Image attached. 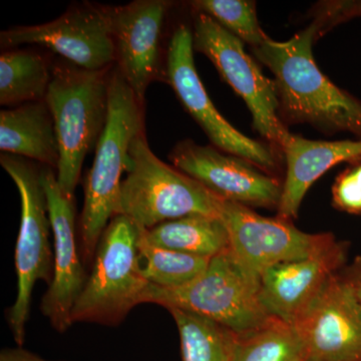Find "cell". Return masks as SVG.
Returning <instances> with one entry per match:
<instances>
[{"label":"cell","instance_id":"obj_24","mask_svg":"<svg viewBox=\"0 0 361 361\" xmlns=\"http://www.w3.org/2000/svg\"><path fill=\"white\" fill-rule=\"evenodd\" d=\"M196 13H205L221 26L252 47L262 44L268 35L263 32L256 13V4L248 0H196Z\"/></svg>","mask_w":361,"mask_h":361},{"label":"cell","instance_id":"obj_22","mask_svg":"<svg viewBox=\"0 0 361 361\" xmlns=\"http://www.w3.org/2000/svg\"><path fill=\"white\" fill-rule=\"evenodd\" d=\"M168 311L179 331L183 361H231L234 332L194 313Z\"/></svg>","mask_w":361,"mask_h":361},{"label":"cell","instance_id":"obj_9","mask_svg":"<svg viewBox=\"0 0 361 361\" xmlns=\"http://www.w3.org/2000/svg\"><path fill=\"white\" fill-rule=\"evenodd\" d=\"M167 78L188 113L198 123L215 148L251 161L267 174L277 170V154L269 145L235 129L214 106L202 84L194 61L193 32L180 25L168 47Z\"/></svg>","mask_w":361,"mask_h":361},{"label":"cell","instance_id":"obj_23","mask_svg":"<svg viewBox=\"0 0 361 361\" xmlns=\"http://www.w3.org/2000/svg\"><path fill=\"white\" fill-rule=\"evenodd\" d=\"M137 250L142 275L149 283L161 288H177L190 283L204 272L212 259L154 245L141 228Z\"/></svg>","mask_w":361,"mask_h":361},{"label":"cell","instance_id":"obj_7","mask_svg":"<svg viewBox=\"0 0 361 361\" xmlns=\"http://www.w3.org/2000/svg\"><path fill=\"white\" fill-rule=\"evenodd\" d=\"M0 165L13 180L20 195L21 218L16 247L18 293L7 311V322L20 348L25 339L33 288L39 281L51 284L54 276V246L51 220L42 169L27 159L2 154Z\"/></svg>","mask_w":361,"mask_h":361},{"label":"cell","instance_id":"obj_5","mask_svg":"<svg viewBox=\"0 0 361 361\" xmlns=\"http://www.w3.org/2000/svg\"><path fill=\"white\" fill-rule=\"evenodd\" d=\"M145 303L200 315L234 334L257 329L272 318L261 302L260 277L247 270L230 247L184 286L161 288L151 283Z\"/></svg>","mask_w":361,"mask_h":361},{"label":"cell","instance_id":"obj_12","mask_svg":"<svg viewBox=\"0 0 361 361\" xmlns=\"http://www.w3.org/2000/svg\"><path fill=\"white\" fill-rule=\"evenodd\" d=\"M173 166L224 201L246 207L278 208L283 184L251 161L201 146L192 140L178 142L169 155Z\"/></svg>","mask_w":361,"mask_h":361},{"label":"cell","instance_id":"obj_25","mask_svg":"<svg viewBox=\"0 0 361 361\" xmlns=\"http://www.w3.org/2000/svg\"><path fill=\"white\" fill-rule=\"evenodd\" d=\"M332 204L338 210L361 215V157L348 161L332 186Z\"/></svg>","mask_w":361,"mask_h":361},{"label":"cell","instance_id":"obj_16","mask_svg":"<svg viewBox=\"0 0 361 361\" xmlns=\"http://www.w3.org/2000/svg\"><path fill=\"white\" fill-rule=\"evenodd\" d=\"M344 261L336 242L310 257L280 263L260 276V299L268 314L293 325Z\"/></svg>","mask_w":361,"mask_h":361},{"label":"cell","instance_id":"obj_4","mask_svg":"<svg viewBox=\"0 0 361 361\" xmlns=\"http://www.w3.org/2000/svg\"><path fill=\"white\" fill-rule=\"evenodd\" d=\"M126 173L116 215L126 216L142 230L186 216L219 217L221 199L161 161L149 148L144 130L130 145Z\"/></svg>","mask_w":361,"mask_h":361},{"label":"cell","instance_id":"obj_2","mask_svg":"<svg viewBox=\"0 0 361 361\" xmlns=\"http://www.w3.org/2000/svg\"><path fill=\"white\" fill-rule=\"evenodd\" d=\"M142 103L120 71L109 78V114L87 176L80 216V255L85 264L94 261L99 240L118 213L122 174L129 164L130 145L142 130Z\"/></svg>","mask_w":361,"mask_h":361},{"label":"cell","instance_id":"obj_26","mask_svg":"<svg viewBox=\"0 0 361 361\" xmlns=\"http://www.w3.org/2000/svg\"><path fill=\"white\" fill-rule=\"evenodd\" d=\"M310 14L320 37L339 23L361 16V1L319 2Z\"/></svg>","mask_w":361,"mask_h":361},{"label":"cell","instance_id":"obj_3","mask_svg":"<svg viewBox=\"0 0 361 361\" xmlns=\"http://www.w3.org/2000/svg\"><path fill=\"white\" fill-rule=\"evenodd\" d=\"M108 70L89 71L68 63L51 70L45 103L58 137V183L75 199L82 164L96 149L109 114Z\"/></svg>","mask_w":361,"mask_h":361},{"label":"cell","instance_id":"obj_6","mask_svg":"<svg viewBox=\"0 0 361 361\" xmlns=\"http://www.w3.org/2000/svg\"><path fill=\"white\" fill-rule=\"evenodd\" d=\"M139 233L140 227L126 216L116 215L109 223L73 307V323L118 326L135 306L145 303L151 283L142 272Z\"/></svg>","mask_w":361,"mask_h":361},{"label":"cell","instance_id":"obj_21","mask_svg":"<svg viewBox=\"0 0 361 361\" xmlns=\"http://www.w3.org/2000/svg\"><path fill=\"white\" fill-rule=\"evenodd\" d=\"M231 361H306L296 329L278 318L257 329L234 334Z\"/></svg>","mask_w":361,"mask_h":361},{"label":"cell","instance_id":"obj_20","mask_svg":"<svg viewBox=\"0 0 361 361\" xmlns=\"http://www.w3.org/2000/svg\"><path fill=\"white\" fill-rule=\"evenodd\" d=\"M51 71L44 56L28 49H11L0 56V104L2 106L44 101Z\"/></svg>","mask_w":361,"mask_h":361},{"label":"cell","instance_id":"obj_14","mask_svg":"<svg viewBox=\"0 0 361 361\" xmlns=\"http://www.w3.org/2000/svg\"><path fill=\"white\" fill-rule=\"evenodd\" d=\"M42 180L54 236V276L42 297L40 310L52 329L63 334L73 324V307L89 275L78 251L75 199L63 194L51 168H42Z\"/></svg>","mask_w":361,"mask_h":361},{"label":"cell","instance_id":"obj_19","mask_svg":"<svg viewBox=\"0 0 361 361\" xmlns=\"http://www.w3.org/2000/svg\"><path fill=\"white\" fill-rule=\"evenodd\" d=\"M142 231L154 245L200 257H215L230 247L224 223L212 216H186Z\"/></svg>","mask_w":361,"mask_h":361},{"label":"cell","instance_id":"obj_28","mask_svg":"<svg viewBox=\"0 0 361 361\" xmlns=\"http://www.w3.org/2000/svg\"><path fill=\"white\" fill-rule=\"evenodd\" d=\"M350 285L355 296L361 304V260L357 261L346 277H343Z\"/></svg>","mask_w":361,"mask_h":361},{"label":"cell","instance_id":"obj_13","mask_svg":"<svg viewBox=\"0 0 361 361\" xmlns=\"http://www.w3.org/2000/svg\"><path fill=\"white\" fill-rule=\"evenodd\" d=\"M292 326L306 361H361V304L343 277L330 278Z\"/></svg>","mask_w":361,"mask_h":361},{"label":"cell","instance_id":"obj_1","mask_svg":"<svg viewBox=\"0 0 361 361\" xmlns=\"http://www.w3.org/2000/svg\"><path fill=\"white\" fill-rule=\"evenodd\" d=\"M317 39L311 23L286 42L268 37L251 51L274 75L284 125L307 123L325 134L348 132L361 139V101L339 89L316 65L312 45Z\"/></svg>","mask_w":361,"mask_h":361},{"label":"cell","instance_id":"obj_15","mask_svg":"<svg viewBox=\"0 0 361 361\" xmlns=\"http://www.w3.org/2000/svg\"><path fill=\"white\" fill-rule=\"evenodd\" d=\"M171 6L165 0H137L108 7L116 68L141 103L160 73L161 32Z\"/></svg>","mask_w":361,"mask_h":361},{"label":"cell","instance_id":"obj_10","mask_svg":"<svg viewBox=\"0 0 361 361\" xmlns=\"http://www.w3.org/2000/svg\"><path fill=\"white\" fill-rule=\"evenodd\" d=\"M218 215L229 235L232 253L258 277L273 266L310 257L336 242L329 233L302 232L289 221L263 217L249 207L222 199Z\"/></svg>","mask_w":361,"mask_h":361},{"label":"cell","instance_id":"obj_11","mask_svg":"<svg viewBox=\"0 0 361 361\" xmlns=\"http://www.w3.org/2000/svg\"><path fill=\"white\" fill-rule=\"evenodd\" d=\"M6 49L39 44L89 71L108 70L116 61L108 7L80 4L49 23L14 26L0 33Z\"/></svg>","mask_w":361,"mask_h":361},{"label":"cell","instance_id":"obj_17","mask_svg":"<svg viewBox=\"0 0 361 361\" xmlns=\"http://www.w3.org/2000/svg\"><path fill=\"white\" fill-rule=\"evenodd\" d=\"M286 178L278 206V218L290 221L298 215L305 194L330 168L361 157L358 141H314L291 135L283 148Z\"/></svg>","mask_w":361,"mask_h":361},{"label":"cell","instance_id":"obj_27","mask_svg":"<svg viewBox=\"0 0 361 361\" xmlns=\"http://www.w3.org/2000/svg\"><path fill=\"white\" fill-rule=\"evenodd\" d=\"M0 361H49L25 349L6 348L0 353Z\"/></svg>","mask_w":361,"mask_h":361},{"label":"cell","instance_id":"obj_18","mask_svg":"<svg viewBox=\"0 0 361 361\" xmlns=\"http://www.w3.org/2000/svg\"><path fill=\"white\" fill-rule=\"evenodd\" d=\"M0 149L44 167L58 169L59 148L56 126L45 101L0 111Z\"/></svg>","mask_w":361,"mask_h":361},{"label":"cell","instance_id":"obj_8","mask_svg":"<svg viewBox=\"0 0 361 361\" xmlns=\"http://www.w3.org/2000/svg\"><path fill=\"white\" fill-rule=\"evenodd\" d=\"M196 13V11H195ZM194 51L212 61L221 77L242 97L259 134L281 149L291 137L279 116V103L273 80L244 49V42L205 13H196Z\"/></svg>","mask_w":361,"mask_h":361}]
</instances>
